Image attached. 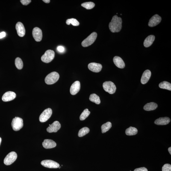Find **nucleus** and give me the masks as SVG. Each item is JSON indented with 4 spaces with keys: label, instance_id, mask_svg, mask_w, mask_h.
Listing matches in <instances>:
<instances>
[{
    "label": "nucleus",
    "instance_id": "5",
    "mask_svg": "<svg viewBox=\"0 0 171 171\" xmlns=\"http://www.w3.org/2000/svg\"><path fill=\"white\" fill-rule=\"evenodd\" d=\"M55 56V53L53 51L49 49L47 50L41 57L42 61L45 63H48L52 61Z\"/></svg>",
    "mask_w": 171,
    "mask_h": 171
},
{
    "label": "nucleus",
    "instance_id": "33",
    "mask_svg": "<svg viewBox=\"0 0 171 171\" xmlns=\"http://www.w3.org/2000/svg\"><path fill=\"white\" fill-rule=\"evenodd\" d=\"M20 1L22 4L25 5H28L31 1V0H21Z\"/></svg>",
    "mask_w": 171,
    "mask_h": 171
},
{
    "label": "nucleus",
    "instance_id": "36",
    "mask_svg": "<svg viewBox=\"0 0 171 171\" xmlns=\"http://www.w3.org/2000/svg\"><path fill=\"white\" fill-rule=\"evenodd\" d=\"M5 36L6 33L4 32H2L0 33V39L5 37Z\"/></svg>",
    "mask_w": 171,
    "mask_h": 171
},
{
    "label": "nucleus",
    "instance_id": "11",
    "mask_svg": "<svg viewBox=\"0 0 171 171\" xmlns=\"http://www.w3.org/2000/svg\"><path fill=\"white\" fill-rule=\"evenodd\" d=\"M61 128V125L58 121L54 122L47 129V131L49 133L57 132Z\"/></svg>",
    "mask_w": 171,
    "mask_h": 171
},
{
    "label": "nucleus",
    "instance_id": "27",
    "mask_svg": "<svg viewBox=\"0 0 171 171\" xmlns=\"http://www.w3.org/2000/svg\"><path fill=\"white\" fill-rule=\"evenodd\" d=\"M90 130L87 127H84L81 128L79 131L78 136L79 137H82L88 134L90 132Z\"/></svg>",
    "mask_w": 171,
    "mask_h": 171
},
{
    "label": "nucleus",
    "instance_id": "15",
    "mask_svg": "<svg viewBox=\"0 0 171 171\" xmlns=\"http://www.w3.org/2000/svg\"><path fill=\"white\" fill-rule=\"evenodd\" d=\"M16 29L18 35L20 37H23L25 35V30L23 24L20 22H18L16 24Z\"/></svg>",
    "mask_w": 171,
    "mask_h": 171
},
{
    "label": "nucleus",
    "instance_id": "6",
    "mask_svg": "<svg viewBox=\"0 0 171 171\" xmlns=\"http://www.w3.org/2000/svg\"><path fill=\"white\" fill-rule=\"evenodd\" d=\"M104 90L109 93L112 94L116 92V87L114 83L111 81H106L103 84Z\"/></svg>",
    "mask_w": 171,
    "mask_h": 171
},
{
    "label": "nucleus",
    "instance_id": "31",
    "mask_svg": "<svg viewBox=\"0 0 171 171\" xmlns=\"http://www.w3.org/2000/svg\"><path fill=\"white\" fill-rule=\"evenodd\" d=\"M66 23L68 25L71 24L74 26H78L80 24L79 22L76 19L73 18L68 19L66 21Z\"/></svg>",
    "mask_w": 171,
    "mask_h": 171
},
{
    "label": "nucleus",
    "instance_id": "35",
    "mask_svg": "<svg viewBox=\"0 0 171 171\" xmlns=\"http://www.w3.org/2000/svg\"><path fill=\"white\" fill-rule=\"evenodd\" d=\"M57 50L59 52H63L65 50L64 47L62 46H59L57 48Z\"/></svg>",
    "mask_w": 171,
    "mask_h": 171
},
{
    "label": "nucleus",
    "instance_id": "22",
    "mask_svg": "<svg viewBox=\"0 0 171 171\" xmlns=\"http://www.w3.org/2000/svg\"><path fill=\"white\" fill-rule=\"evenodd\" d=\"M158 105L154 102H150L146 104L144 107V109L146 111L155 110L158 107Z\"/></svg>",
    "mask_w": 171,
    "mask_h": 171
},
{
    "label": "nucleus",
    "instance_id": "38",
    "mask_svg": "<svg viewBox=\"0 0 171 171\" xmlns=\"http://www.w3.org/2000/svg\"><path fill=\"white\" fill-rule=\"evenodd\" d=\"M168 150V151L169 153H170V155H171V147H169Z\"/></svg>",
    "mask_w": 171,
    "mask_h": 171
},
{
    "label": "nucleus",
    "instance_id": "9",
    "mask_svg": "<svg viewBox=\"0 0 171 171\" xmlns=\"http://www.w3.org/2000/svg\"><path fill=\"white\" fill-rule=\"evenodd\" d=\"M41 164L45 167L49 168H57L60 165L55 161L50 160H45L41 162Z\"/></svg>",
    "mask_w": 171,
    "mask_h": 171
},
{
    "label": "nucleus",
    "instance_id": "29",
    "mask_svg": "<svg viewBox=\"0 0 171 171\" xmlns=\"http://www.w3.org/2000/svg\"><path fill=\"white\" fill-rule=\"evenodd\" d=\"M15 65L18 69H22L23 68V63L21 59L19 57L16 58L15 60Z\"/></svg>",
    "mask_w": 171,
    "mask_h": 171
},
{
    "label": "nucleus",
    "instance_id": "21",
    "mask_svg": "<svg viewBox=\"0 0 171 171\" xmlns=\"http://www.w3.org/2000/svg\"><path fill=\"white\" fill-rule=\"evenodd\" d=\"M155 39V36L153 35L148 36L144 41V46L146 48L150 46L153 43Z\"/></svg>",
    "mask_w": 171,
    "mask_h": 171
},
{
    "label": "nucleus",
    "instance_id": "1",
    "mask_svg": "<svg viewBox=\"0 0 171 171\" xmlns=\"http://www.w3.org/2000/svg\"><path fill=\"white\" fill-rule=\"evenodd\" d=\"M122 18L115 15L113 16L111 22L109 24V28L112 32H118L122 29Z\"/></svg>",
    "mask_w": 171,
    "mask_h": 171
},
{
    "label": "nucleus",
    "instance_id": "13",
    "mask_svg": "<svg viewBox=\"0 0 171 171\" xmlns=\"http://www.w3.org/2000/svg\"><path fill=\"white\" fill-rule=\"evenodd\" d=\"M16 95L14 92L8 91L4 93L2 97V100L4 102L13 100L16 97Z\"/></svg>",
    "mask_w": 171,
    "mask_h": 171
},
{
    "label": "nucleus",
    "instance_id": "7",
    "mask_svg": "<svg viewBox=\"0 0 171 171\" xmlns=\"http://www.w3.org/2000/svg\"><path fill=\"white\" fill-rule=\"evenodd\" d=\"M17 158V155L14 152H12L6 156L4 161V164L9 166L11 164L16 161Z\"/></svg>",
    "mask_w": 171,
    "mask_h": 171
},
{
    "label": "nucleus",
    "instance_id": "34",
    "mask_svg": "<svg viewBox=\"0 0 171 171\" xmlns=\"http://www.w3.org/2000/svg\"><path fill=\"white\" fill-rule=\"evenodd\" d=\"M134 171H148V170L146 168L143 167L136 169Z\"/></svg>",
    "mask_w": 171,
    "mask_h": 171
},
{
    "label": "nucleus",
    "instance_id": "4",
    "mask_svg": "<svg viewBox=\"0 0 171 171\" xmlns=\"http://www.w3.org/2000/svg\"><path fill=\"white\" fill-rule=\"evenodd\" d=\"M23 121L22 118L15 117L12 120V126L14 131H19L23 126Z\"/></svg>",
    "mask_w": 171,
    "mask_h": 171
},
{
    "label": "nucleus",
    "instance_id": "10",
    "mask_svg": "<svg viewBox=\"0 0 171 171\" xmlns=\"http://www.w3.org/2000/svg\"><path fill=\"white\" fill-rule=\"evenodd\" d=\"M32 36L36 41H41L43 37L41 30L37 27L34 28L32 31Z\"/></svg>",
    "mask_w": 171,
    "mask_h": 171
},
{
    "label": "nucleus",
    "instance_id": "32",
    "mask_svg": "<svg viewBox=\"0 0 171 171\" xmlns=\"http://www.w3.org/2000/svg\"><path fill=\"white\" fill-rule=\"evenodd\" d=\"M162 171H171V165L169 164L164 165L162 168Z\"/></svg>",
    "mask_w": 171,
    "mask_h": 171
},
{
    "label": "nucleus",
    "instance_id": "28",
    "mask_svg": "<svg viewBox=\"0 0 171 171\" xmlns=\"http://www.w3.org/2000/svg\"><path fill=\"white\" fill-rule=\"evenodd\" d=\"M82 7L87 10L91 9L95 5V4L93 2H86L83 3L81 4Z\"/></svg>",
    "mask_w": 171,
    "mask_h": 171
},
{
    "label": "nucleus",
    "instance_id": "8",
    "mask_svg": "<svg viewBox=\"0 0 171 171\" xmlns=\"http://www.w3.org/2000/svg\"><path fill=\"white\" fill-rule=\"evenodd\" d=\"M52 113V109L50 108L46 109L40 115L39 120L41 122H46L51 117Z\"/></svg>",
    "mask_w": 171,
    "mask_h": 171
},
{
    "label": "nucleus",
    "instance_id": "2",
    "mask_svg": "<svg viewBox=\"0 0 171 171\" xmlns=\"http://www.w3.org/2000/svg\"><path fill=\"white\" fill-rule=\"evenodd\" d=\"M59 78V75L58 73L52 72L47 75L45 78V82L47 84H53L56 82L58 81Z\"/></svg>",
    "mask_w": 171,
    "mask_h": 171
},
{
    "label": "nucleus",
    "instance_id": "12",
    "mask_svg": "<svg viewBox=\"0 0 171 171\" xmlns=\"http://www.w3.org/2000/svg\"><path fill=\"white\" fill-rule=\"evenodd\" d=\"M162 18L158 14H156L152 16L150 19L148 25L150 27L156 26L161 22Z\"/></svg>",
    "mask_w": 171,
    "mask_h": 171
},
{
    "label": "nucleus",
    "instance_id": "23",
    "mask_svg": "<svg viewBox=\"0 0 171 171\" xmlns=\"http://www.w3.org/2000/svg\"><path fill=\"white\" fill-rule=\"evenodd\" d=\"M137 131H138L137 128L131 126L126 130L125 134L128 136L134 135L137 134Z\"/></svg>",
    "mask_w": 171,
    "mask_h": 171
},
{
    "label": "nucleus",
    "instance_id": "18",
    "mask_svg": "<svg viewBox=\"0 0 171 171\" xmlns=\"http://www.w3.org/2000/svg\"><path fill=\"white\" fill-rule=\"evenodd\" d=\"M151 75V72L149 70H146L144 72L142 75L141 82V84H145L147 83L150 78Z\"/></svg>",
    "mask_w": 171,
    "mask_h": 171
},
{
    "label": "nucleus",
    "instance_id": "39",
    "mask_svg": "<svg viewBox=\"0 0 171 171\" xmlns=\"http://www.w3.org/2000/svg\"><path fill=\"white\" fill-rule=\"evenodd\" d=\"M1 141H2V139L0 137V145H1Z\"/></svg>",
    "mask_w": 171,
    "mask_h": 171
},
{
    "label": "nucleus",
    "instance_id": "24",
    "mask_svg": "<svg viewBox=\"0 0 171 171\" xmlns=\"http://www.w3.org/2000/svg\"><path fill=\"white\" fill-rule=\"evenodd\" d=\"M90 101L97 104H99L101 103L99 97L95 93L92 94L90 95Z\"/></svg>",
    "mask_w": 171,
    "mask_h": 171
},
{
    "label": "nucleus",
    "instance_id": "20",
    "mask_svg": "<svg viewBox=\"0 0 171 171\" xmlns=\"http://www.w3.org/2000/svg\"><path fill=\"white\" fill-rule=\"evenodd\" d=\"M170 121V119L168 117H161L156 120L154 123L158 125H166L168 124Z\"/></svg>",
    "mask_w": 171,
    "mask_h": 171
},
{
    "label": "nucleus",
    "instance_id": "16",
    "mask_svg": "<svg viewBox=\"0 0 171 171\" xmlns=\"http://www.w3.org/2000/svg\"><path fill=\"white\" fill-rule=\"evenodd\" d=\"M81 89V85L79 81H76L72 85L70 88V93L72 95H75Z\"/></svg>",
    "mask_w": 171,
    "mask_h": 171
},
{
    "label": "nucleus",
    "instance_id": "14",
    "mask_svg": "<svg viewBox=\"0 0 171 171\" xmlns=\"http://www.w3.org/2000/svg\"><path fill=\"white\" fill-rule=\"evenodd\" d=\"M89 69L92 71L98 73L100 72L102 69V66L100 63H90L88 65Z\"/></svg>",
    "mask_w": 171,
    "mask_h": 171
},
{
    "label": "nucleus",
    "instance_id": "30",
    "mask_svg": "<svg viewBox=\"0 0 171 171\" xmlns=\"http://www.w3.org/2000/svg\"><path fill=\"white\" fill-rule=\"evenodd\" d=\"M90 112L89 111L88 109H86L84 110L80 116V119L81 120H84L88 117L90 114Z\"/></svg>",
    "mask_w": 171,
    "mask_h": 171
},
{
    "label": "nucleus",
    "instance_id": "37",
    "mask_svg": "<svg viewBox=\"0 0 171 171\" xmlns=\"http://www.w3.org/2000/svg\"><path fill=\"white\" fill-rule=\"evenodd\" d=\"M43 1L44 2L46 3H49L50 2V0H43Z\"/></svg>",
    "mask_w": 171,
    "mask_h": 171
},
{
    "label": "nucleus",
    "instance_id": "3",
    "mask_svg": "<svg viewBox=\"0 0 171 171\" xmlns=\"http://www.w3.org/2000/svg\"><path fill=\"white\" fill-rule=\"evenodd\" d=\"M97 36V34L96 32H93L92 33L82 42V46L84 47L90 46L94 43Z\"/></svg>",
    "mask_w": 171,
    "mask_h": 171
},
{
    "label": "nucleus",
    "instance_id": "26",
    "mask_svg": "<svg viewBox=\"0 0 171 171\" xmlns=\"http://www.w3.org/2000/svg\"><path fill=\"white\" fill-rule=\"evenodd\" d=\"M112 126V123L110 122H108L103 124L101 126L102 133L107 132L111 128Z\"/></svg>",
    "mask_w": 171,
    "mask_h": 171
},
{
    "label": "nucleus",
    "instance_id": "17",
    "mask_svg": "<svg viewBox=\"0 0 171 171\" xmlns=\"http://www.w3.org/2000/svg\"><path fill=\"white\" fill-rule=\"evenodd\" d=\"M44 148L46 149H51L55 147L57 144L53 140L49 139H46L42 143Z\"/></svg>",
    "mask_w": 171,
    "mask_h": 171
},
{
    "label": "nucleus",
    "instance_id": "25",
    "mask_svg": "<svg viewBox=\"0 0 171 171\" xmlns=\"http://www.w3.org/2000/svg\"><path fill=\"white\" fill-rule=\"evenodd\" d=\"M160 88L171 90V84L167 81H163L160 83L159 85Z\"/></svg>",
    "mask_w": 171,
    "mask_h": 171
},
{
    "label": "nucleus",
    "instance_id": "19",
    "mask_svg": "<svg viewBox=\"0 0 171 171\" xmlns=\"http://www.w3.org/2000/svg\"><path fill=\"white\" fill-rule=\"evenodd\" d=\"M113 61L114 64L117 67L120 69H123L125 67V63L120 57L115 56L113 58Z\"/></svg>",
    "mask_w": 171,
    "mask_h": 171
}]
</instances>
